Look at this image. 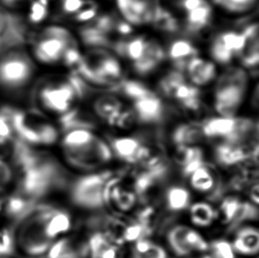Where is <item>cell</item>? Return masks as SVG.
Masks as SVG:
<instances>
[{
    "instance_id": "obj_1",
    "label": "cell",
    "mask_w": 259,
    "mask_h": 258,
    "mask_svg": "<svg viewBox=\"0 0 259 258\" xmlns=\"http://www.w3.org/2000/svg\"><path fill=\"white\" fill-rule=\"evenodd\" d=\"M62 143L68 157L75 164L84 165L95 161H106L111 156L108 147L89 129L67 131Z\"/></svg>"
},
{
    "instance_id": "obj_2",
    "label": "cell",
    "mask_w": 259,
    "mask_h": 258,
    "mask_svg": "<svg viewBox=\"0 0 259 258\" xmlns=\"http://www.w3.org/2000/svg\"><path fill=\"white\" fill-rule=\"evenodd\" d=\"M35 73V65L27 53L14 50L0 57V86L18 91L27 86Z\"/></svg>"
},
{
    "instance_id": "obj_3",
    "label": "cell",
    "mask_w": 259,
    "mask_h": 258,
    "mask_svg": "<svg viewBox=\"0 0 259 258\" xmlns=\"http://www.w3.org/2000/svg\"><path fill=\"white\" fill-rule=\"evenodd\" d=\"M108 181L104 175H91L81 179L74 186L73 198L77 204L98 207L105 202V189Z\"/></svg>"
},
{
    "instance_id": "obj_4",
    "label": "cell",
    "mask_w": 259,
    "mask_h": 258,
    "mask_svg": "<svg viewBox=\"0 0 259 258\" xmlns=\"http://www.w3.org/2000/svg\"><path fill=\"white\" fill-rule=\"evenodd\" d=\"M246 88L242 84L218 82L214 102L216 112L221 117H235L243 101Z\"/></svg>"
},
{
    "instance_id": "obj_5",
    "label": "cell",
    "mask_w": 259,
    "mask_h": 258,
    "mask_svg": "<svg viewBox=\"0 0 259 258\" xmlns=\"http://www.w3.org/2000/svg\"><path fill=\"white\" fill-rule=\"evenodd\" d=\"M39 98L47 110L60 114H64L71 110L74 100L77 99L73 88L67 80L42 88Z\"/></svg>"
},
{
    "instance_id": "obj_6",
    "label": "cell",
    "mask_w": 259,
    "mask_h": 258,
    "mask_svg": "<svg viewBox=\"0 0 259 258\" xmlns=\"http://www.w3.org/2000/svg\"><path fill=\"white\" fill-rule=\"evenodd\" d=\"M169 244L179 255H187L193 251H205L208 244L196 231L187 227H177L168 234Z\"/></svg>"
},
{
    "instance_id": "obj_7",
    "label": "cell",
    "mask_w": 259,
    "mask_h": 258,
    "mask_svg": "<svg viewBox=\"0 0 259 258\" xmlns=\"http://www.w3.org/2000/svg\"><path fill=\"white\" fill-rule=\"evenodd\" d=\"M123 18L131 25L151 23L158 4L154 0H116Z\"/></svg>"
},
{
    "instance_id": "obj_8",
    "label": "cell",
    "mask_w": 259,
    "mask_h": 258,
    "mask_svg": "<svg viewBox=\"0 0 259 258\" xmlns=\"http://www.w3.org/2000/svg\"><path fill=\"white\" fill-rule=\"evenodd\" d=\"M76 46V42H69L59 37L44 35L35 44V56L40 62L46 64L56 63L62 60L67 48Z\"/></svg>"
},
{
    "instance_id": "obj_9",
    "label": "cell",
    "mask_w": 259,
    "mask_h": 258,
    "mask_svg": "<svg viewBox=\"0 0 259 258\" xmlns=\"http://www.w3.org/2000/svg\"><path fill=\"white\" fill-rule=\"evenodd\" d=\"M242 34L245 39L244 46L237 56L243 66L254 69L259 63L258 24L255 22L248 25Z\"/></svg>"
},
{
    "instance_id": "obj_10",
    "label": "cell",
    "mask_w": 259,
    "mask_h": 258,
    "mask_svg": "<svg viewBox=\"0 0 259 258\" xmlns=\"http://www.w3.org/2000/svg\"><path fill=\"white\" fill-rule=\"evenodd\" d=\"M133 111L142 122H158L163 118L165 107L161 99L154 94L134 102Z\"/></svg>"
},
{
    "instance_id": "obj_11",
    "label": "cell",
    "mask_w": 259,
    "mask_h": 258,
    "mask_svg": "<svg viewBox=\"0 0 259 258\" xmlns=\"http://www.w3.org/2000/svg\"><path fill=\"white\" fill-rule=\"evenodd\" d=\"M165 56L164 50L157 41L147 40L144 55L134 62V69L140 75H147L160 65Z\"/></svg>"
},
{
    "instance_id": "obj_12",
    "label": "cell",
    "mask_w": 259,
    "mask_h": 258,
    "mask_svg": "<svg viewBox=\"0 0 259 258\" xmlns=\"http://www.w3.org/2000/svg\"><path fill=\"white\" fill-rule=\"evenodd\" d=\"M185 71L189 80L196 86L206 85L216 77V67L214 64L198 57L189 61Z\"/></svg>"
},
{
    "instance_id": "obj_13",
    "label": "cell",
    "mask_w": 259,
    "mask_h": 258,
    "mask_svg": "<svg viewBox=\"0 0 259 258\" xmlns=\"http://www.w3.org/2000/svg\"><path fill=\"white\" fill-rule=\"evenodd\" d=\"M198 55V51L187 40H176L168 50V56L172 60L175 70L183 73L189 61Z\"/></svg>"
},
{
    "instance_id": "obj_14",
    "label": "cell",
    "mask_w": 259,
    "mask_h": 258,
    "mask_svg": "<svg viewBox=\"0 0 259 258\" xmlns=\"http://www.w3.org/2000/svg\"><path fill=\"white\" fill-rule=\"evenodd\" d=\"M35 207V201L19 193L8 198L6 202L5 210L10 219L20 221L28 217Z\"/></svg>"
},
{
    "instance_id": "obj_15",
    "label": "cell",
    "mask_w": 259,
    "mask_h": 258,
    "mask_svg": "<svg viewBox=\"0 0 259 258\" xmlns=\"http://www.w3.org/2000/svg\"><path fill=\"white\" fill-rule=\"evenodd\" d=\"M60 125L67 132L73 129H89L94 126V119L90 112L71 109L60 118Z\"/></svg>"
},
{
    "instance_id": "obj_16",
    "label": "cell",
    "mask_w": 259,
    "mask_h": 258,
    "mask_svg": "<svg viewBox=\"0 0 259 258\" xmlns=\"http://www.w3.org/2000/svg\"><path fill=\"white\" fill-rule=\"evenodd\" d=\"M212 10L209 4L189 11L186 18V30L190 34H196L210 24Z\"/></svg>"
},
{
    "instance_id": "obj_17",
    "label": "cell",
    "mask_w": 259,
    "mask_h": 258,
    "mask_svg": "<svg viewBox=\"0 0 259 258\" xmlns=\"http://www.w3.org/2000/svg\"><path fill=\"white\" fill-rule=\"evenodd\" d=\"M234 249L243 255H254L258 252L259 234L255 228H244L235 238Z\"/></svg>"
},
{
    "instance_id": "obj_18",
    "label": "cell",
    "mask_w": 259,
    "mask_h": 258,
    "mask_svg": "<svg viewBox=\"0 0 259 258\" xmlns=\"http://www.w3.org/2000/svg\"><path fill=\"white\" fill-rule=\"evenodd\" d=\"M80 36L85 46L91 47V49H107L112 48V41L111 35L98 30L93 25H85L80 29Z\"/></svg>"
},
{
    "instance_id": "obj_19",
    "label": "cell",
    "mask_w": 259,
    "mask_h": 258,
    "mask_svg": "<svg viewBox=\"0 0 259 258\" xmlns=\"http://www.w3.org/2000/svg\"><path fill=\"white\" fill-rule=\"evenodd\" d=\"M113 148L119 157L131 162L139 160L146 153V150L137 140L130 137L116 139L113 142Z\"/></svg>"
},
{
    "instance_id": "obj_20",
    "label": "cell",
    "mask_w": 259,
    "mask_h": 258,
    "mask_svg": "<svg viewBox=\"0 0 259 258\" xmlns=\"http://www.w3.org/2000/svg\"><path fill=\"white\" fill-rule=\"evenodd\" d=\"M93 108L97 115L109 122L122 110V104L112 95H103L95 100Z\"/></svg>"
},
{
    "instance_id": "obj_21",
    "label": "cell",
    "mask_w": 259,
    "mask_h": 258,
    "mask_svg": "<svg viewBox=\"0 0 259 258\" xmlns=\"http://www.w3.org/2000/svg\"><path fill=\"white\" fill-rule=\"evenodd\" d=\"M117 91L122 93L125 97L134 102L155 94L146 85L133 80H122L118 86Z\"/></svg>"
},
{
    "instance_id": "obj_22",
    "label": "cell",
    "mask_w": 259,
    "mask_h": 258,
    "mask_svg": "<svg viewBox=\"0 0 259 258\" xmlns=\"http://www.w3.org/2000/svg\"><path fill=\"white\" fill-rule=\"evenodd\" d=\"M91 250L92 258H117V248L106 238L98 234L91 238Z\"/></svg>"
},
{
    "instance_id": "obj_23",
    "label": "cell",
    "mask_w": 259,
    "mask_h": 258,
    "mask_svg": "<svg viewBox=\"0 0 259 258\" xmlns=\"http://www.w3.org/2000/svg\"><path fill=\"white\" fill-rule=\"evenodd\" d=\"M217 157L222 164L230 165L243 160L245 158L246 154L244 150L236 143H228L218 148Z\"/></svg>"
},
{
    "instance_id": "obj_24",
    "label": "cell",
    "mask_w": 259,
    "mask_h": 258,
    "mask_svg": "<svg viewBox=\"0 0 259 258\" xmlns=\"http://www.w3.org/2000/svg\"><path fill=\"white\" fill-rule=\"evenodd\" d=\"M203 136L202 126L198 124H186L179 126L175 130V143H178L182 146H186L189 143H196L201 137Z\"/></svg>"
},
{
    "instance_id": "obj_25",
    "label": "cell",
    "mask_w": 259,
    "mask_h": 258,
    "mask_svg": "<svg viewBox=\"0 0 259 258\" xmlns=\"http://www.w3.org/2000/svg\"><path fill=\"white\" fill-rule=\"evenodd\" d=\"M151 23L154 25L155 28L166 33H175L179 30V23L175 16L169 11L165 8L159 7L156 11L154 17Z\"/></svg>"
},
{
    "instance_id": "obj_26",
    "label": "cell",
    "mask_w": 259,
    "mask_h": 258,
    "mask_svg": "<svg viewBox=\"0 0 259 258\" xmlns=\"http://www.w3.org/2000/svg\"><path fill=\"white\" fill-rule=\"evenodd\" d=\"M215 211L206 202H197L191 207L190 216L194 224L201 227H206L212 223L215 219Z\"/></svg>"
},
{
    "instance_id": "obj_27",
    "label": "cell",
    "mask_w": 259,
    "mask_h": 258,
    "mask_svg": "<svg viewBox=\"0 0 259 258\" xmlns=\"http://www.w3.org/2000/svg\"><path fill=\"white\" fill-rule=\"evenodd\" d=\"M182 163L184 171L190 175L197 168L203 165L202 151L196 147L182 146Z\"/></svg>"
},
{
    "instance_id": "obj_28",
    "label": "cell",
    "mask_w": 259,
    "mask_h": 258,
    "mask_svg": "<svg viewBox=\"0 0 259 258\" xmlns=\"http://www.w3.org/2000/svg\"><path fill=\"white\" fill-rule=\"evenodd\" d=\"M185 81V76L183 73L174 70L162 78L159 82V90L165 97L172 98L175 91Z\"/></svg>"
},
{
    "instance_id": "obj_29",
    "label": "cell",
    "mask_w": 259,
    "mask_h": 258,
    "mask_svg": "<svg viewBox=\"0 0 259 258\" xmlns=\"http://www.w3.org/2000/svg\"><path fill=\"white\" fill-rule=\"evenodd\" d=\"M134 258H166L165 250L150 241L140 240L136 246Z\"/></svg>"
},
{
    "instance_id": "obj_30",
    "label": "cell",
    "mask_w": 259,
    "mask_h": 258,
    "mask_svg": "<svg viewBox=\"0 0 259 258\" xmlns=\"http://www.w3.org/2000/svg\"><path fill=\"white\" fill-rule=\"evenodd\" d=\"M218 39L221 41V44L229 50L234 55H238L239 53L242 51L244 46V35L238 32L229 31L222 33L218 35Z\"/></svg>"
},
{
    "instance_id": "obj_31",
    "label": "cell",
    "mask_w": 259,
    "mask_h": 258,
    "mask_svg": "<svg viewBox=\"0 0 259 258\" xmlns=\"http://www.w3.org/2000/svg\"><path fill=\"white\" fill-rule=\"evenodd\" d=\"M191 184L194 189L200 191L210 190L214 184L213 178L208 171V169L203 165L197 168L191 174Z\"/></svg>"
},
{
    "instance_id": "obj_32",
    "label": "cell",
    "mask_w": 259,
    "mask_h": 258,
    "mask_svg": "<svg viewBox=\"0 0 259 258\" xmlns=\"http://www.w3.org/2000/svg\"><path fill=\"white\" fill-rule=\"evenodd\" d=\"M46 254L47 258H75L70 242L67 239L53 241Z\"/></svg>"
},
{
    "instance_id": "obj_33",
    "label": "cell",
    "mask_w": 259,
    "mask_h": 258,
    "mask_svg": "<svg viewBox=\"0 0 259 258\" xmlns=\"http://www.w3.org/2000/svg\"><path fill=\"white\" fill-rule=\"evenodd\" d=\"M168 205L174 210L185 209L189 202V193L182 188H172L167 195Z\"/></svg>"
},
{
    "instance_id": "obj_34",
    "label": "cell",
    "mask_w": 259,
    "mask_h": 258,
    "mask_svg": "<svg viewBox=\"0 0 259 258\" xmlns=\"http://www.w3.org/2000/svg\"><path fill=\"white\" fill-rule=\"evenodd\" d=\"M147 40L144 37H136L126 42L125 46V57L136 62L140 60L144 55L145 47H146Z\"/></svg>"
},
{
    "instance_id": "obj_35",
    "label": "cell",
    "mask_w": 259,
    "mask_h": 258,
    "mask_svg": "<svg viewBox=\"0 0 259 258\" xmlns=\"http://www.w3.org/2000/svg\"><path fill=\"white\" fill-rule=\"evenodd\" d=\"M214 3L231 13H243L252 8L256 0H213Z\"/></svg>"
},
{
    "instance_id": "obj_36",
    "label": "cell",
    "mask_w": 259,
    "mask_h": 258,
    "mask_svg": "<svg viewBox=\"0 0 259 258\" xmlns=\"http://www.w3.org/2000/svg\"><path fill=\"white\" fill-rule=\"evenodd\" d=\"M16 241L13 232L9 229H0V256H12L15 249Z\"/></svg>"
},
{
    "instance_id": "obj_37",
    "label": "cell",
    "mask_w": 259,
    "mask_h": 258,
    "mask_svg": "<svg viewBox=\"0 0 259 258\" xmlns=\"http://www.w3.org/2000/svg\"><path fill=\"white\" fill-rule=\"evenodd\" d=\"M210 53H211V56H212L214 60L220 64L229 63L232 59L235 56L229 50L227 49L221 44V41L218 39V37H216L212 42L211 48H210Z\"/></svg>"
},
{
    "instance_id": "obj_38",
    "label": "cell",
    "mask_w": 259,
    "mask_h": 258,
    "mask_svg": "<svg viewBox=\"0 0 259 258\" xmlns=\"http://www.w3.org/2000/svg\"><path fill=\"white\" fill-rule=\"evenodd\" d=\"M47 0H35L32 4L29 13V20L33 23L42 22L48 14Z\"/></svg>"
},
{
    "instance_id": "obj_39",
    "label": "cell",
    "mask_w": 259,
    "mask_h": 258,
    "mask_svg": "<svg viewBox=\"0 0 259 258\" xmlns=\"http://www.w3.org/2000/svg\"><path fill=\"white\" fill-rule=\"evenodd\" d=\"M211 252L213 258H235L234 248L228 241H215L211 246Z\"/></svg>"
},
{
    "instance_id": "obj_40",
    "label": "cell",
    "mask_w": 259,
    "mask_h": 258,
    "mask_svg": "<svg viewBox=\"0 0 259 258\" xmlns=\"http://www.w3.org/2000/svg\"><path fill=\"white\" fill-rule=\"evenodd\" d=\"M242 203L235 198L227 199L221 205V212L226 221L236 219Z\"/></svg>"
},
{
    "instance_id": "obj_41",
    "label": "cell",
    "mask_w": 259,
    "mask_h": 258,
    "mask_svg": "<svg viewBox=\"0 0 259 258\" xmlns=\"http://www.w3.org/2000/svg\"><path fill=\"white\" fill-rule=\"evenodd\" d=\"M14 131L7 118L0 112V145H4L11 141Z\"/></svg>"
},
{
    "instance_id": "obj_42",
    "label": "cell",
    "mask_w": 259,
    "mask_h": 258,
    "mask_svg": "<svg viewBox=\"0 0 259 258\" xmlns=\"http://www.w3.org/2000/svg\"><path fill=\"white\" fill-rule=\"evenodd\" d=\"M13 178V171L9 164L0 159V188L10 183Z\"/></svg>"
},
{
    "instance_id": "obj_43",
    "label": "cell",
    "mask_w": 259,
    "mask_h": 258,
    "mask_svg": "<svg viewBox=\"0 0 259 258\" xmlns=\"http://www.w3.org/2000/svg\"><path fill=\"white\" fill-rule=\"evenodd\" d=\"M144 234V228L140 225H135L126 228L124 233V238L126 241H136L138 240Z\"/></svg>"
},
{
    "instance_id": "obj_44",
    "label": "cell",
    "mask_w": 259,
    "mask_h": 258,
    "mask_svg": "<svg viewBox=\"0 0 259 258\" xmlns=\"http://www.w3.org/2000/svg\"><path fill=\"white\" fill-rule=\"evenodd\" d=\"M84 0H62V9L67 14H76Z\"/></svg>"
},
{
    "instance_id": "obj_45",
    "label": "cell",
    "mask_w": 259,
    "mask_h": 258,
    "mask_svg": "<svg viewBox=\"0 0 259 258\" xmlns=\"http://www.w3.org/2000/svg\"><path fill=\"white\" fill-rule=\"evenodd\" d=\"M98 9H89V10H80L74 15V19L80 22H86L93 20L97 16Z\"/></svg>"
},
{
    "instance_id": "obj_46",
    "label": "cell",
    "mask_w": 259,
    "mask_h": 258,
    "mask_svg": "<svg viewBox=\"0 0 259 258\" xmlns=\"http://www.w3.org/2000/svg\"><path fill=\"white\" fill-rule=\"evenodd\" d=\"M207 2L205 0H180L179 5L182 7V10L188 13L189 11L194 10L197 7H202Z\"/></svg>"
},
{
    "instance_id": "obj_47",
    "label": "cell",
    "mask_w": 259,
    "mask_h": 258,
    "mask_svg": "<svg viewBox=\"0 0 259 258\" xmlns=\"http://www.w3.org/2000/svg\"><path fill=\"white\" fill-rule=\"evenodd\" d=\"M115 32L119 35H130L133 32L132 25L130 24L126 21H123L121 20H117L115 24Z\"/></svg>"
},
{
    "instance_id": "obj_48",
    "label": "cell",
    "mask_w": 259,
    "mask_h": 258,
    "mask_svg": "<svg viewBox=\"0 0 259 258\" xmlns=\"http://www.w3.org/2000/svg\"><path fill=\"white\" fill-rule=\"evenodd\" d=\"M0 258H12L11 256H0Z\"/></svg>"
},
{
    "instance_id": "obj_49",
    "label": "cell",
    "mask_w": 259,
    "mask_h": 258,
    "mask_svg": "<svg viewBox=\"0 0 259 258\" xmlns=\"http://www.w3.org/2000/svg\"><path fill=\"white\" fill-rule=\"evenodd\" d=\"M205 258H208V257H205Z\"/></svg>"
}]
</instances>
